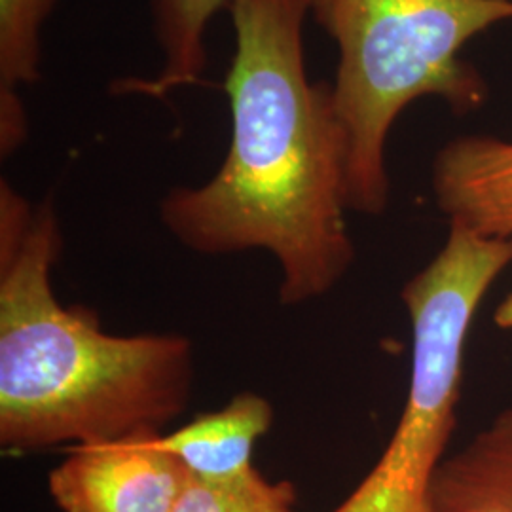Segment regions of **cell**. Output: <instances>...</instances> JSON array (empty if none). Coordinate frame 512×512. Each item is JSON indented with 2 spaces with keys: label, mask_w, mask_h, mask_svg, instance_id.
<instances>
[{
  "label": "cell",
  "mask_w": 512,
  "mask_h": 512,
  "mask_svg": "<svg viewBox=\"0 0 512 512\" xmlns=\"http://www.w3.org/2000/svg\"><path fill=\"white\" fill-rule=\"evenodd\" d=\"M338 48L334 105L348 145V207L382 215L385 148L403 110L421 97L478 109L486 84L463 59L469 40L512 21V0H308Z\"/></svg>",
  "instance_id": "obj_3"
},
{
  "label": "cell",
  "mask_w": 512,
  "mask_h": 512,
  "mask_svg": "<svg viewBox=\"0 0 512 512\" xmlns=\"http://www.w3.org/2000/svg\"><path fill=\"white\" fill-rule=\"evenodd\" d=\"M190 473L162 433L78 444L50 473V494L63 512H173Z\"/></svg>",
  "instance_id": "obj_5"
},
{
  "label": "cell",
  "mask_w": 512,
  "mask_h": 512,
  "mask_svg": "<svg viewBox=\"0 0 512 512\" xmlns=\"http://www.w3.org/2000/svg\"><path fill=\"white\" fill-rule=\"evenodd\" d=\"M61 0H0V92L42 76V31Z\"/></svg>",
  "instance_id": "obj_10"
},
{
  "label": "cell",
  "mask_w": 512,
  "mask_h": 512,
  "mask_svg": "<svg viewBox=\"0 0 512 512\" xmlns=\"http://www.w3.org/2000/svg\"><path fill=\"white\" fill-rule=\"evenodd\" d=\"M274 421V408L256 393H239L224 408L198 416L179 431L162 435V444L194 478L230 482L256 471V440Z\"/></svg>",
  "instance_id": "obj_7"
},
{
  "label": "cell",
  "mask_w": 512,
  "mask_h": 512,
  "mask_svg": "<svg viewBox=\"0 0 512 512\" xmlns=\"http://www.w3.org/2000/svg\"><path fill=\"white\" fill-rule=\"evenodd\" d=\"M429 505L431 512H512V439L488 429L444 459Z\"/></svg>",
  "instance_id": "obj_9"
},
{
  "label": "cell",
  "mask_w": 512,
  "mask_h": 512,
  "mask_svg": "<svg viewBox=\"0 0 512 512\" xmlns=\"http://www.w3.org/2000/svg\"><path fill=\"white\" fill-rule=\"evenodd\" d=\"M490 429H494L495 433H499L503 437L512 439V408H507L505 412H501L495 418L494 425Z\"/></svg>",
  "instance_id": "obj_14"
},
{
  "label": "cell",
  "mask_w": 512,
  "mask_h": 512,
  "mask_svg": "<svg viewBox=\"0 0 512 512\" xmlns=\"http://www.w3.org/2000/svg\"><path fill=\"white\" fill-rule=\"evenodd\" d=\"M296 492L289 482H270L258 471L230 482L190 476L173 512H294Z\"/></svg>",
  "instance_id": "obj_11"
},
{
  "label": "cell",
  "mask_w": 512,
  "mask_h": 512,
  "mask_svg": "<svg viewBox=\"0 0 512 512\" xmlns=\"http://www.w3.org/2000/svg\"><path fill=\"white\" fill-rule=\"evenodd\" d=\"M512 264V238L450 224L437 256L404 285L412 376L384 456L332 512H431L429 490L456 429L465 342L488 289Z\"/></svg>",
  "instance_id": "obj_4"
},
{
  "label": "cell",
  "mask_w": 512,
  "mask_h": 512,
  "mask_svg": "<svg viewBox=\"0 0 512 512\" xmlns=\"http://www.w3.org/2000/svg\"><path fill=\"white\" fill-rule=\"evenodd\" d=\"M236 48L224 78L232 137L217 175L160 203L165 228L202 255L262 249L298 306L348 274V145L332 84L304 59L308 0H230Z\"/></svg>",
  "instance_id": "obj_1"
},
{
  "label": "cell",
  "mask_w": 512,
  "mask_h": 512,
  "mask_svg": "<svg viewBox=\"0 0 512 512\" xmlns=\"http://www.w3.org/2000/svg\"><path fill=\"white\" fill-rule=\"evenodd\" d=\"M61 228L0 183V444L31 452L156 431L183 414L194 351L181 334L114 336L52 287Z\"/></svg>",
  "instance_id": "obj_2"
},
{
  "label": "cell",
  "mask_w": 512,
  "mask_h": 512,
  "mask_svg": "<svg viewBox=\"0 0 512 512\" xmlns=\"http://www.w3.org/2000/svg\"><path fill=\"white\" fill-rule=\"evenodd\" d=\"M433 192L450 224L512 238V141L484 135L450 141L435 158Z\"/></svg>",
  "instance_id": "obj_6"
},
{
  "label": "cell",
  "mask_w": 512,
  "mask_h": 512,
  "mask_svg": "<svg viewBox=\"0 0 512 512\" xmlns=\"http://www.w3.org/2000/svg\"><path fill=\"white\" fill-rule=\"evenodd\" d=\"M156 42L164 67L156 76H128L114 82L118 95L167 99L184 88L203 84L207 69L205 37L211 19L230 8V0H150Z\"/></svg>",
  "instance_id": "obj_8"
},
{
  "label": "cell",
  "mask_w": 512,
  "mask_h": 512,
  "mask_svg": "<svg viewBox=\"0 0 512 512\" xmlns=\"http://www.w3.org/2000/svg\"><path fill=\"white\" fill-rule=\"evenodd\" d=\"M495 325L499 329L511 330L512 329V294H509L494 313Z\"/></svg>",
  "instance_id": "obj_13"
},
{
  "label": "cell",
  "mask_w": 512,
  "mask_h": 512,
  "mask_svg": "<svg viewBox=\"0 0 512 512\" xmlns=\"http://www.w3.org/2000/svg\"><path fill=\"white\" fill-rule=\"evenodd\" d=\"M29 135L27 112L21 92H0V152L12 156Z\"/></svg>",
  "instance_id": "obj_12"
}]
</instances>
